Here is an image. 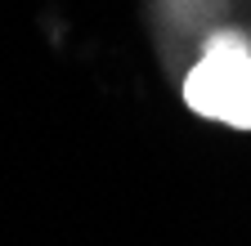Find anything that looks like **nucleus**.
Segmentation results:
<instances>
[{"label":"nucleus","instance_id":"obj_1","mask_svg":"<svg viewBox=\"0 0 251 246\" xmlns=\"http://www.w3.org/2000/svg\"><path fill=\"white\" fill-rule=\"evenodd\" d=\"M184 103L198 116L251 130V49L233 36H215L184 81Z\"/></svg>","mask_w":251,"mask_h":246}]
</instances>
